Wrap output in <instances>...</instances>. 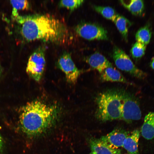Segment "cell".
<instances>
[{
    "instance_id": "obj_1",
    "label": "cell",
    "mask_w": 154,
    "mask_h": 154,
    "mask_svg": "<svg viewBox=\"0 0 154 154\" xmlns=\"http://www.w3.org/2000/svg\"><path fill=\"white\" fill-rule=\"evenodd\" d=\"M16 20L22 25L21 34L27 41L41 40L62 43L68 37V31L64 24L48 15L19 16Z\"/></svg>"
},
{
    "instance_id": "obj_2",
    "label": "cell",
    "mask_w": 154,
    "mask_h": 154,
    "mask_svg": "<svg viewBox=\"0 0 154 154\" xmlns=\"http://www.w3.org/2000/svg\"><path fill=\"white\" fill-rule=\"evenodd\" d=\"M20 110L19 118L22 130L27 135L32 137L42 135L52 127L58 113L56 106L38 100L27 103Z\"/></svg>"
},
{
    "instance_id": "obj_3",
    "label": "cell",
    "mask_w": 154,
    "mask_h": 154,
    "mask_svg": "<svg viewBox=\"0 0 154 154\" xmlns=\"http://www.w3.org/2000/svg\"><path fill=\"white\" fill-rule=\"evenodd\" d=\"M124 93L123 91L111 89L99 94L96 99V118L104 122L121 119Z\"/></svg>"
},
{
    "instance_id": "obj_4",
    "label": "cell",
    "mask_w": 154,
    "mask_h": 154,
    "mask_svg": "<svg viewBox=\"0 0 154 154\" xmlns=\"http://www.w3.org/2000/svg\"><path fill=\"white\" fill-rule=\"evenodd\" d=\"M112 56L115 65L120 70L139 79H144L147 76V74L137 67L129 56L121 49L114 46Z\"/></svg>"
},
{
    "instance_id": "obj_5",
    "label": "cell",
    "mask_w": 154,
    "mask_h": 154,
    "mask_svg": "<svg viewBox=\"0 0 154 154\" xmlns=\"http://www.w3.org/2000/svg\"><path fill=\"white\" fill-rule=\"evenodd\" d=\"M45 64L44 49L39 48L30 56L26 68L27 72L32 79L38 82L42 76Z\"/></svg>"
},
{
    "instance_id": "obj_6",
    "label": "cell",
    "mask_w": 154,
    "mask_h": 154,
    "mask_svg": "<svg viewBox=\"0 0 154 154\" xmlns=\"http://www.w3.org/2000/svg\"><path fill=\"white\" fill-rule=\"evenodd\" d=\"M141 117V111L137 99L124 92L121 119L130 123L139 120Z\"/></svg>"
},
{
    "instance_id": "obj_7",
    "label": "cell",
    "mask_w": 154,
    "mask_h": 154,
    "mask_svg": "<svg viewBox=\"0 0 154 154\" xmlns=\"http://www.w3.org/2000/svg\"><path fill=\"white\" fill-rule=\"evenodd\" d=\"M75 30L78 35L88 40H106L108 39L107 30L96 24L82 23L76 26Z\"/></svg>"
},
{
    "instance_id": "obj_8",
    "label": "cell",
    "mask_w": 154,
    "mask_h": 154,
    "mask_svg": "<svg viewBox=\"0 0 154 154\" xmlns=\"http://www.w3.org/2000/svg\"><path fill=\"white\" fill-rule=\"evenodd\" d=\"M58 66L65 74L67 80L71 83H74L77 81L81 73L73 61L70 55L65 53L58 59Z\"/></svg>"
},
{
    "instance_id": "obj_9",
    "label": "cell",
    "mask_w": 154,
    "mask_h": 154,
    "mask_svg": "<svg viewBox=\"0 0 154 154\" xmlns=\"http://www.w3.org/2000/svg\"><path fill=\"white\" fill-rule=\"evenodd\" d=\"M129 132L121 129H116L100 138L110 146L118 149L123 147V142L129 134Z\"/></svg>"
},
{
    "instance_id": "obj_10",
    "label": "cell",
    "mask_w": 154,
    "mask_h": 154,
    "mask_svg": "<svg viewBox=\"0 0 154 154\" xmlns=\"http://www.w3.org/2000/svg\"><path fill=\"white\" fill-rule=\"evenodd\" d=\"M89 144L92 152L94 154H121L119 149L114 148L100 139L92 138Z\"/></svg>"
},
{
    "instance_id": "obj_11",
    "label": "cell",
    "mask_w": 154,
    "mask_h": 154,
    "mask_svg": "<svg viewBox=\"0 0 154 154\" xmlns=\"http://www.w3.org/2000/svg\"><path fill=\"white\" fill-rule=\"evenodd\" d=\"M86 62L92 68L100 74L105 69L112 67V64L102 54L96 52L88 56Z\"/></svg>"
},
{
    "instance_id": "obj_12",
    "label": "cell",
    "mask_w": 154,
    "mask_h": 154,
    "mask_svg": "<svg viewBox=\"0 0 154 154\" xmlns=\"http://www.w3.org/2000/svg\"><path fill=\"white\" fill-rule=\"evenodd\" d=\"M140 132L135 129L129 134L125 139L123 147L126 150L127 154H139L138 143Z\"/></svg>"
},
{
    "instance_id": "obj_13",
    "label": "cell",
    "mask_w": 154,
    "mask_h": 154,
    "mask_svg": "<svg viewBox=\"0 0 154 154\" xmlns=\"http://www.w3.org/2000/svg\"><path fill=\"white\" fill-rule=\"evenodd\" d=\"M100 80L103 82H119L128 84L129 83L118 70L113 66L105 69L101 73Z\"/></svg>"
},
{
    "instance_id": "obj_14",
    "label": "cell",
    "mask_w": 154,
    "mask_h": 154,
    "mask_svg": "<svg viewBox=\"0 0 154 154\" xmlns=\"http://www.w3.org/2000/svg\"><path fill=\"white\" fill-rule=\"evenodd\" d=\"M142 136L148 140H154V111L145 116L141 129Z\"/></svg>"
},
{
    "instance_id": "obj_15",
    "label": "cell",
    "mask_w": 154,
    "mask_h": 154,
    "mask_svg": "<svg viewBox=\"0 0 154 154\" xmlns=\"http://www.w3.org/2000/svg\"><path fill=\"white\" fill-rule=\"evenodd\" d=\"M133 15H141L144 9L143 1L141 0L119 1Z\"/></svg>"
},
{
    "instance_id": "obj_16",
    "label": "cell",
    "mask_w": 154,
    "mask_h": 154,
    "mask_svg": "<svg viewBox=\"0 0 154 154\" xmlns=\"http://www.w3.org/2000/svg\"><path fill=\"white\" fill-rule=\"evenodd\" d=\"M113 22L123 39L127 41L128 29L131 25V23L125 17L118 14Z\"/></svg>"
},
{
    "instance_id": "obj_17",
    "label": "cell",
    "mask_w": 154,
    "mask_h": 154,
    "mask_svg": "<svg viewBox=\"0 0 154 154\" xmlns=\"http://www.w3.org/2000/svg\"><path fill=\"white\" fill-rule=\"evenodd\" d=\"M151 37V32L149 28L145 26L140 28L137 32L135 35L137 42L145 45L150 41Z\"/></svg>"
},
{
    "instance_id": "obj_18",
    "label": "cell",
    "mask_w": 154,
    "mask_h": 154,
    "mask_svg": "<svg viewBox=\"0 0 154 154\" xmlns=\"http://www.w3.org/2000/svg\"><path fill=\"white\" fill-rule=\"evenodd\" d=\"M93 7L96 11L104 18L113 21L117 15L115 10L110 7L94 5Z\"/></svg>"
},
{
    "instance_id": "obj_19",
    "label": "cell",
    "mask_w": 154,
    "mask_h": 154,
    "mask_svg": "<svg viewBox=\"0 0 154 154\" xmlns=\"http://www.w3.org/2000/svg\"><path fill=\"white\" fill-rule=\"evenodd\" d=\"M146 45L138 42H136L133 45L130 50L132 57L135 59H138L145 54Z\"/></svg>"
},
{
    "instance_id": "obj_20",
    "label": "cell",
    "mask_w": 154,
    "mask_h": 154,
    "mask_svg": "<svg viewBox=\"0 0 154 154\" xmlns=\"http://www.w3.org/2000/svg\"><path fill=\"white\" fill-rule=\"evenodd\" d=\"M84 1L83 0H61L59 5L60 7L73 11L80 7Z\"/></svg>"
},
{
    "instance_id": "obj_21",
    "label": "cell",
    "mask_w": 154,
    "mask_h": 154,
    "mask_svg": "<svg viewBox=\"0 0 154 154\" xmlns=\"http://www.w3.org/2000/svg\"><path fill=\"white\" fill-rule=\"evenodd\" d=\"M10 3L13 9L17 11L18 10L27 9L29 7V3L27 0H11Z\"/></svg>"
},
{
    "instance_id": "obj_22",
    "label": "cell",
    "mask_w": 154,
    "mask_h": 154,
    "mask_svg": "<svg viewBox=\"0 0 154 154\" xmlns=\"http://www.w3.org/2000/svg\"><path fill=\"white\" fill-rule=\"evenodd\" d=\"M3 147V140L2 137L0 134V154H2Z\"/></svg>"
},
{
    "instance_id": "obj_23",
    "label": "cell",
    "mask_w": 154,
    "mask_h": 154,
    "mask_svg": "<svg viewBox=\"0 0 154 154\" xmlns=\"http://www.w3.org/2000/svg\"><path fill=\"white\" fill-rule=\"evenodd\" d=\"M150 66L154 70V57L152 58L151 60L150 63Z\"/></svg>"
},
{
    "instance_id": "obj_24",
    "label": "cell",
    "mask_w": 154,
    "mask_h": 154,
    "mask_svg": "<svg viewBox=\"0 0 154 154\" xmlns=\"http://www.w3.org/2000/svg\"><path fill=\"white\" fill-rule=\"evenodd\" d=\"M89 154H94V153H92V152L91 153H90Z\"/></svg>"
},
{
    "instance_id": "obj_25",
    "label": "cell",
    "mask_w": 154,
    "mask_h": 154,
    "mask_svg": "<svg viewBox=\"0 0 154 154\" xmlns=\"http://www.w3.org/2000/svg\"><path fill=\"white\" fill-rule=\"evenodd\" d=\"M0 72H1V68H0Z\"/></svg>"
}]
</instances>
